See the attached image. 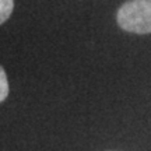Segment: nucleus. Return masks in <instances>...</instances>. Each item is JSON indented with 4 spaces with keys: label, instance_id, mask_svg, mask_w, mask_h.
<instances>
[{
    "label": "nucleus",
    "instance_id": "1",
    "mask_svg": "<svg viewBox=\"0 0 151 151\" xmlns=\"http://www.w3.org/2000/svg\"><path fill=\"white\" fill-rule=\"evenodd\" d=\"M119 27L134 34H151V1L129 0L120 6L116 16Z\"/></svg>",
    "mask_w": 151,
    "mask_h": 151
},
{
    "label": "nucleus",
    "instance_id": "2",
    "mask_svg": "<svg viewBox=\"0 0 151 151\" xmlns=\"http://www.w3.org/2000/svg\"><path fill=\"white\" fill-rule=\"evenodd\" d=\"M14 9L13 0H0V24H3L6 20H9Z\"/></svg>",
    "mask_w": 151,
    "mask_h": 151
},
{
    "label": "nucleus",
    "instance_id": "3",
    "mask_svg": "<svg viewBox=\"0 0 151 151\" xmlns=\"http://www.w3.org/2000/svg\"><path fill=\"white\" fill-rule=\"evenodd\" d=\"M9 95V80L4 69L0 66V102H3Z\"/></svg>",
    "mask_w": 151,
    "mask_h": 151
},
{
    "label": "nucleus",
    "instance_id": "4",
    "mask_svg": "<svg viewBox=\"0 0 151 151\" xmlns=\"http://www.w3.org/2000/svg\"><path fill=\"white\" fill-rule=\"evenodd\" d=\"M150 1H151V0H150Z\"/></svg>",
    "mask_w": 151,
    "mask_h": 151
}]
</instances>
